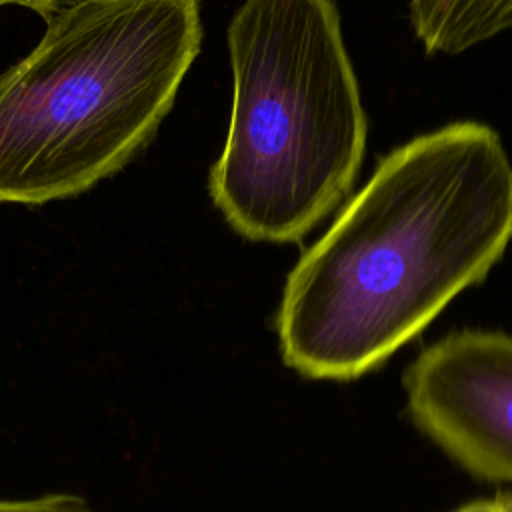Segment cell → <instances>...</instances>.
<instances>
[{"instance_id": "obj_1", "label": "cell", "mask_w": 512, "mask_h": 512, "mask_svg": "<svg viewBox=\"0 0 512 512\" xmlns=\"http://www.w3.org/2000/svg\"><path fill=\"white\" fill-rule=\"evenodd\" d=\"M512 238V166L498 134L456 122L384 156L286 278L284 364L354 380L416 338Z\"/></svg>"}, {"instance_id": "obj_2", "label": "cell", "mask_w": 512, "mask_h": 512, "mask_svg": "<svg viewBox=\"0 0 512 512\" xmlns=\"http://www.w3.org/2000/svg\"><path fill=\"white\" fill-rule=\"evenodd\" d=\"M202 44L200 0H74L0 72V202L78 196L156 134Z\"/></svg>"}, {"instance_id": "obj_3", "label": "cell", "mask_w": 512, "mask_h": 512, "mask_svg": "<svg viewBox=\"0 0 512 512\" xmlns=\"http://www.w3.org/2000/svg\"><path fill=\"white\" fill-rule=\"evenodd\" d=\"M234 78L210 196L244 238L298 242L350 192L366 114L332 0H244L228 26Z\"/></svg>"}, {"instance_id": "obj_4", "label": "cell", "mask_w": 512, "mask_h": 512, "mask_svg": "<svg viewBox=\"0 0 512 512\" xmlns=\"http://www.w3.org/2000/svg\"><path fill=\"white\" fill-rule=\"evenodd\" d=\"M414 426L468 474L512 484V336L458 330L406 368Z\"/></svg>"}, {"instance_id": "obj_5", "label": "cell", "mask_w": 512, "mask_h": 512, "mask_svg": "<svg viewBox=\"0 0 512 512\" xmlns=\"http://www.w3.org/2000/svg\"><path fill=\"white\" fill-rule=\"evenodd\" d=\"M408 16L428 54H458L512 28V0H410Z\"/></svg>"}, {"instance_id": "obj_6", "label": "cell", "mask_w": 512, "mask_h": 512, "mask_svg": "<svg viewBox=\"0 0 512 512\" xmlns=\"http://www.w3.org/2000/svg\"><path fill=\"white\" fill-rule=\"evenodd\" d=\"M0 512H90L84 500L70 494H46L24 500H0Z\"/></svg>"}, {"instance_id": "obj_7", "label": "cell", "mask_w": 512, "mask_h": 512, "mask_svg": "<svg viewBox=\"0 0 512 512\" xmlns=\"http://www.w3.org/2000/svg\"><path fill=\"white\" fill-rule=\"evenodd\" d=\"M452 512H512V492H498L492 498L468 502Z\"/></svg>"}, {"instance_id": "obj_8", "label": "cell", "mask_w": 512, "mask_h": 512, "mask_svg": "<svg viewBox=\"0 0 512 512\" xmlns=\"http://www.w3.org/2000/svg\"><path fill=\"white\" fill-rule=\"evenodd\" d=\"M70 2L74 0H0V6H22L40 14L44 20H48L56 10H60Z\"/></svg>"}]
</instances>
